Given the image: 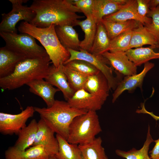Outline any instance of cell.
<instances>
[{
  "instance_id": "obj_1",
  "label": "cell",
  "mask_w": 159,
  "mask_h": 159,
  "mask_svg": "<svg viewBox=\"0 0 159 159\" xmlns=\"http://www.w3.org/2000/svg\"><path fill=\"white\" fill-rule=\"evenodd\" d=\"M35 13L30 24L41 28L56 26L77 25L81 11L69 0H34L30 6Z\"/></svg>"
},
{
  "instance_id": "obj_2",
  "label": "cell",
  "mask_w": 159,
  "mask_h": 159,
  "mask_svg": "<svg viewBox=\"0 0 159 159\" xmlns=\"http://www.w3.org/2000/svg\"><path fill=\"white\" fill-rule=\"evenodd\" d=\"M50 60L48 55L22 60L11 74L0 78V87L3 90H13L33 80L45 79L49 72Z\"/></svg>"
},
{
  "instance_id": "obj_3",
  "label": "cell",
  "mask_w": 159,
  "mask_h": 159,
  "mask_svg": "<svg viewBox=\"0 0 159 159\" xmlns=\"http://www.w3.org/2000/svg\"><path fill=\"white\" fill-rule=\"evenodd\" d=\"M18 29L21 33L29 34L40 42L56 67L64 64L70 58L69 51L61 44L57 36L54 25L41 28L23 21Z\"/></svg>"
},
{
  "instance_id": "obj_4",
  "label": "cell",
  "mask_w": 159,
  "mask_h": 159,
  "mask_svg": "<svg viewBox=\"0 0 159 159\" xmlns=\"http://www.w3.org/2000/svg\"><path fill=\"white\" fill-rule=\"evenodd\" d=\"M35 112L56 134L67 140L69 128L76 117L87 112L71 107L67 101L55 100L50 107H34Z\"/></svg>"
},
{
  "instance_id": "obj_5",
  "label": "cell",
  "mask_w": 159,
  "mask_h": 159,
  "mask_svg": "<svg viewBox=\"0 0 159 159\" xmlns=\"http://www.w3.org/2000/svg\"><path fill=\"white\" fill-rule=\"evenodd\" d=\"M102 131L96 111H89L76 117L69 128L67 141L77 145L90 143Z\"/></svg>"
},
{
  "instance_id": "obj_6",
  "label": "cell",
  "mask_w": 159,
  "mask_h": 159,
  "mask_svg": "<svg viewBox=\"0 0 159 159\" xmlns=\"http://www.w3.org/2000/svg\"><path fill=\"white\" fill-rule=\"evenodd\" d=\"M5 46L26 58H36L48 55L44 47L38 45L35 39L26 33L0 32Z\"/></svg>"
},
{
  "instance_id": "obj_7",
  "label": "cell",
  "mask_w": 159,
  "mask_h": 159,
  "mask_svg": "<svg viewBox=\"0 0 159 159\" xmlns=\"http://www.w3.org/2000/svg\"><path fill=\"white\" fill-rule=\"evenodd\" d=\"M70 54V57L64 64L73 60H81L86 61L96 67L105 77L107 80L110 89L115 90L124 76L118 72L115 76L113 74V68L110 67L108 60L102 54H95L80 49L76 51L67 49Z\"/></svg>"
},
{
  "instance_id": "obj_8",
  "label": "cell",
  "mask_w": 159,
  "mask_h": 159,
  "mask_svg": "<svg viewBox=\"0 0 159 159\" xmlns=\"http://www.w3.org/2000/svg\"><path fill=\"white\" fill-rule=\"evenodd\" d=\"M28 0H9L12 4V10L7 13L2 14L0 32L17 33L16 24L19 21L31 23L35 13L30 7L23 5Z\"/></svg>"
},
{
  "instance_id": "obj_9",
  "label": "cell",
  "mask_w": 159,
  "mask_h": 159,
  "mask_svg": "<svg viewBox=\"0 0 159 159\" xmlns=\"http://www.w3.org/2000/svg\"><path fill=\"white\" fill-rule=\"evenodd\" d=\"M35 112L34 107L28 106L16 114L0 112V133L4 135H18L20 130L26 126V122Z\"/></svg>"
},
{
  "instance_id": "obj_10",
  "label": "cell",
  "mask_w": 159,
  "mask_h": 159,
  "mask_svg": "<svg viewBox=\"0 0 159 159\" xmlns=\"http://www.w3.org/2000/svg\"><path fill=\"white\" fill-rule=\"evenodd\" d=\"M155 66L154 63L148 62L144 64L143 70L140 73L130 76H125L118 85L112 94V102L114 103L125 91L133 92L137 87L142 90L144 78L148 72Z\"/></svg>"
},
{
  "instance_id": "obj_11",
  "label": "cell",
  "mask_w": 159,
  "mask_h": 159,
  "mask_svg": "<svg viewBox=\"0 0 159 159\" xmlns=\"http://www.w3.org/2000/svg\"><path fill=\"white\" fill-rule=\"evenodd\" d=\"M103 19L113 22L134 20L143 25L151 23V18L140 16L137 11V0H127L125 5L117 11L104 17Z\"/></svg>"
},
{
  "instance_id": "obj_12",
  "label": "cell",
  "mask_w": 159,
  "mask_h": 159,
  "mask_svg": "<svg viewBox=\"0 0 159 159\" xmlns=\"http://www.w3.org/2000/svg\"><path fill=\"white\" fill-rule=\"evenodd\" d=\"M67 101L71 107L87 111L99 110L105 103L83 88L75 91Z\"/></svg>"
},
{
  "instance_id": "obj_13",
  "label": "cell",
  "mask_w": 159,
  "mask_h": 159,
  "mask_svg": "<svg viewBox=\"0 0 159 159\" xmlns=\"http://www.w3.org/2000/svg\"><path fill=\"white\" fill-rule=\"evenodd\" d=\"M102 55L107 59L115 71L124 76L137 74V67L130 60L125 52L107 51Z\"/></svg>"
},
{
  "instance_id": "obj_14",
  "label": "cell",
  "mask_w": 159,
  "mask_h": 159,
  "mask_svg": "<svg viewBox=\"0 0 159 159\" xmlns=\"http://www.w3.org/2000/svg\"><path fill=\"white\" fill-rule=\"evenodd\" d=\"M38 123V129L32 146L42 145L54 156L59 150L58 142L54 136L55 132L41 118Z\"/></svg>"
},
{
  "instance_id": "obj_15",
  "label": "cell",
  "mask_w": 159,
  "mask_h": 159,
  "mask_svg": "<svg viewBox=\"0 0 159 159\" xmlns=\"http://www.w3.org/2000/svg\"><path fill=\"white\" fill-rule=\"evenodd\" d=\"M63 64L56 67L53 64L50 66L49 72L45 79L53 86L61 91L65 100L67 101L75 92L72 87L63 69Z\"/></svg>"
},
{
  "instance_id": "obj_16",
  "label": "cell",
  "mask_w": 159,
  "mask_h": 159,
  "mask_svg": "<svg viewBox=\"0 0 159 159\" xmlns=\"http://www.w3.org/2000/svg\"><path fill=\"white\" fill-rule=\"evenodd\" d=\"M4 156L5 159H49L54 156L42 145L32 146L24 150L11 146L5 151Z\"/></svg>"
},
{
  "instance_id": "obj_17",
  "label": "cell",
  "mask_w": 159,
  "mask_h": 159,
  "mask_svg": "<svg viewBox=\"0 0 159 159\" xmlns=\"http://www.w3.org/2000/svg\"><path fill=\"white\" fill-rule=\"evenodd\" d=\"M83 88L104 102L110 90L107 79L100 72L88 77Z\"/></svg>"
},
{
  "instance_id": "obj_18",
  "label": "cell",
  "mask_w": 159,
  "mask_h": 159,
  "mask_svg": "<svg viewBox=\"0 0 159 159\" xmlns=\"http://www.w3.org/2000/svg\"><path fill=\"white\" fill-rule=\"evenodd\" d=\"M149 45L153 49L159 48V42L154 35L140 22L136 28L132 30L130 43L128 50Z\"/></svg>"
},
{
  "instance_id": "obj_19",
  "label": "cell",
  "mask_w": 159,
  "mask_h": 159,
  "mask_svg": "<svg viewBox=\"0 0 159 159\" xmlns=\"http://www.w3.org/2000/svg\"><path fill=\"white\" fill-rule=\"evenodd\" d=\"M26 58L5 46L0 48V78L11 74L17 64Z\"/></svg>"
},
{
  "instance_id": "obj_20",
  "label": "cell",
  "mask_w": 159,
  "mask_h": 159,
  "mask_svg": "<svg viewBox=\"0 0 159 159\" xmlns=\"http://www.w3.org/2000/svg\"><path fill=\"white\" fill-rule=\"evenodd\" d=\"M26 85L29 87L30 92L43 99L47 107H50L53 105L55 100L54 98L55 94L60 91L43 79L33 80Z\"/></svg>"
},
{
  "instance_id": "obj_21",
  "label": "cell",
  "mask_w": 159,
  "mask_h": 159,
  "mask_svg": "<svg viewBox=\"0 0 159 159\" xmlns=\"http://www.w3.org/2000/svg\"><path fill=\"white\" fill-rule=\"evenodd\" d=\"M127 0H95L93 16L97 23L103 18L121 9Z\"/></svg>"
},
{
  "instance_id": "obj_22",
  "label": "cell",
  "mask_w": 159,
  "mask_h": 159,
  "mask_svg": "<svg viewBox=\"0 0 159 159\" xmlns=\"http://www.w3.org/2000/svg\"><path fill=\"white\" fill-rule=\"evenodd\" d=\"M57 36L62 46L67 49L79 51L81 41L78 34L70 25L55 26Z\"/></svg>"
},
{
  "instance_id": "obj_23",
  "label": "cell",
  "mask_w": 159,
  "mask_h": 159,
  "mask_svg": "<svg viewBox=\"0 0 159 159\" xmlns=\"http://www.w3.org/2000/svg\"><path fill=\"white\" fill-rule=\"evenodd\" d=\"M38 129V123L35 119H33L27 126L19 131L17 139L13 146L18 150H24L32 146Z\"/></svg>"
},
{
  "instance_id": "obj_24",
  "label": "cell",
  "mask_w": 159,
  "mask_h": 159,
  "mask_svg": "<svg viewBox=\"0 0 159 159\" xmlns=\"http://www.w3.org/2000/svg\"><path fill=\"white\" fill-rule=\"evenodd\" d=\"M86 17L83 20H80L77 25L80 27L85 34L84 38L80 43V49L90 52L96 34L97 23L92 15Z\"/></svg>"
},
{
  "instance_id": "obj_25",
  "label": "cell",
  "mask_w": 159,
  "mask_h": 159,
  "mask_svg": "<svg viewBox=\"0 0 159 159\" xmlns=\"http://www.w3.org/2000/svg\"><path fill=\"white\" fill-rule=\"evenodd\" d=\"M125 52L130 60L137 67L151 59H159V52H155L150 47L130 49Z\"/></svg>"
},
{
  "instance_id": "obj_26",
  "label": "cell",
  "mask_w": 159,
  "mask_h": 159,
  "mask_svg": "<svg viewBox=\"0 0 159 159\" xmlns=\"http://www.w3.org/2000/svg\"><path fill=\"white\" fill-rule=\"evenodd\" d=\"M111 40L101 21L97 23L96 34L89 52L95 54H102L109 51Z\"/></svg>"
},
{
  "instance_id": "obj_27",
  "label": "cell",
  "mask_w": 159,
  "mask_h": 159,
  "mask_svg": "<svg viewBox=\"0 0 159 159\" xmlns=\"http://www.w3.org/2000/svg\"><path fill=\"white\" fill-rule=\"evenodd\" d=\"M102 143V139L99 137L90 143L79 145L82 159H109Z\"/></svg>"
},
{
  "instance_id": "obj_28",
  "label": "cell",
  "mask_w": 159,
  "mask_h": 159,
  "mask_svg": "<svg viewBox=\"0 0 159 159\" xmlns=\"http://www.w3.org/2000/svg\"><path fill=\"white\" fill-rule=\"evenodd\" d=\"M56 136L59 143V150L54 155L57 159H82L79 145L69 143L59 135Z\"/></svg>"
},
{
  "instance_id": "obj_29",
  "label": "cell",
  "mask_w": 159,
  "mask_h": 159,
  "mask_svg": "<svg viewBox=\"0 0 159 159\" xmlns=\"http://www.w3.org/2000/svg\"><path fill=\"white\" fill-rule=\"evenodd\" d=\"M154 141L150 134L149 125L146 139L141 148L137 150L133 148L127 151L117 149L115 153L118 156L126 159H151L148 155V151L150 145Z\"/></svg>"
},
{
  "instance_id": "obj_30",
  "label": "cell",
  "mask_w": 159,
  "mask_h": 159,
  "mask_svg": "<svg viewBox=\"0 0 159 159\" xmlns=\"http://www.w3.org/2000/svg\"><path fill=\"white\" fill-rule=\"evenodd\" d=\"M101 21L111 40L120 34L127 31L132 30L138 26L140 22L134 20L120 22H113L102 19Z\"/></svg>"
},
{
  "instance_id": "obj_31",
  "label": "cell",
  "mask_w": 159,
  "mask_h": 159,
  "mask_svg": "<svg viewBox=\"0 0 159 159\" xmlns=\"http://www.w3.org/2000/svg\"><path fill=\"white\" fill-rule=\"evenodd\" d=\"M132 30L125 31L111 40L109 51L125 52L127 50L130 43Z\"/></svg>"
},
{
  "instance_id": "obj_32",
  "label": "cell",
  "mask_w": 159,
  "mask_h": 159,
  "mask_svg": "<svg viewBox=\"0 0 159 159\" xmlns=\"http://www.w3.org/2000/svg\"><path fill=\"white\" fill-rule=\"evenodd\" d=\"M64 65L87 77L96 74L100 72L93 65L83 60H73Z\"/></svg>"
},
{
  "instance_id": "obj_33",
  "label": "cell",
  "mask_w": 159,
  "mask_h": 159,
  "mask_svg": "<svg viewBox=\"0 0 159 159\" xmlns=\"http://www.w3.org/2000/svg\"><path fill=\"white\" fill-rule=\"evenodd\" d=\"M63 69L68 81L73 89L76 91L83 88L88 77L63 64Z\"/></svg>"
},
{
  "instance_id": "obj_34",
  "label": "cell",
  "mask_w": 159,
  "mask_h": 159,
  "mask_svg": "<svg viewBox=\"0 0 159 159\" xmlns=\"http://www.w3.org/2000/svg\"><path fill=\"white\" fill-rule=\"evenodd\" d=\"M147 16L151 18V23L144 25L156 37L159 42V5L156 8L150 9Z\"/></svg>"
},
{
  "instance_id": "obj_35",
  "label": "cell",
  "mask_w": 159,
  "mask_h": 159,
  "mask_svg": "<svg viewBox=\"0 0 159 159\" xmlns=\"http://www.w3.org/2000/svg\"><path fill=\"white\" fill-rule=\"evenodd\" d=\"M73 4L86 17L92 16L94 10L95 0H72ZM93 16V15H92Z\"/></svg>"
},
{
  "instance_id": "obj_36",
  "label": "cell",
  "mask_w": 159,
  "mask_h": 159,
  "mask_svg": "<svg viewBox=\"0 0 159 159\" xmlns=\"http://www.w3.org/2000/svg\"><path fill=\"white\" fill-rule=\"evenodd\" d=\"M137 11L138 14L142 16H147L150 11L149 0H137Z\"/></svg>"
},
{
  "instance_id": "obj_37",
  "label": "cell",
  "mask_w": 159,
  "mask_h": 159,
  "mask_svg": "<svg viewBox=\"0 0 159 159\" xmlns=\"http://www.w3.org/2000/svg\"><path fill=\"white\" fill-rule=\"evenodd\" d=\"M154 142H155V145L149 152L150 156L151 159H159V138L154 140Z\"/></svg>"
},
{
  "instance_id": "obj_38",
  "label": "cell",
  "mask_w": 159,
  "mask_h": 159,
  "mask_svg": "<svg viewBox=\"0 0 159 159\" xmlns=\"http://www.w3.org/2000/svg\"><path fill=\"white\" fill-rule=\"evenodd\" d=\"M140 109H137L136 112L138 113L146 114L150 116L155 121L159 120V116L155 115L153 112L148 111L145 108V102L141 103L140 104Z\"/></svg>"
},
{
  "instance_id": "obj_39",
  "label": "cell",
  "mask_w": 159,
  "mask_h": 159,
  "mask_svg": "<svg viewBox=\"0 0 159 159\" xmlns=\"http://www.w3.org/2000/svg\"><path fill=\"white\" fill-rule=\"evenodd\" d=\"M159 5V0H149V7L150 9L157 7Z\"/></svg>"
},
{
  "instance_id": "obj_40",
  "label": "cell",
  "mask_w": 159,
  "mask_h": 159,
  "mask_svg": "<svg viewBox=\"0 0 159 159\" xmlns=\"http://www.w3.org/2000/svg\"><path fill=\"white\" fill-rule=\"evenodd\" d=\"M49 159H57L54 156L50 158Z\"/></svg>"
}]
</instances>
